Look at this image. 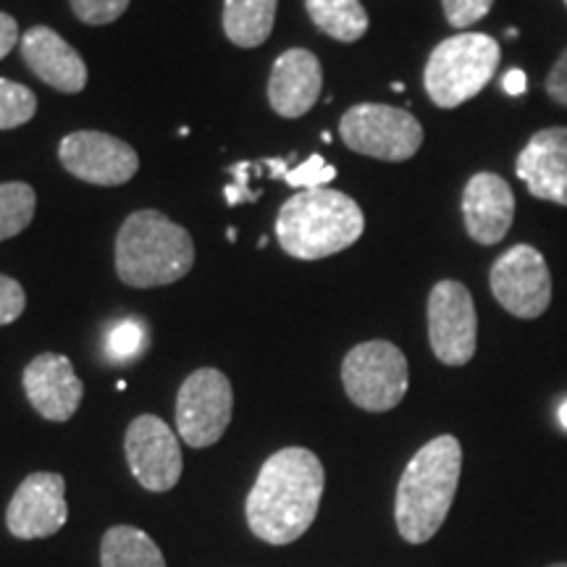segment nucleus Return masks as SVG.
Listing matches in <instances>:
<instances>
[{
	"label": "nucleus",
	"mask_w": 567,
	"mask_h": 567,
	"mask_svg": "<svg viewBox=\"0 0 567 567\" xmlns=\"http://www.w3.org/2000/svg\"><path fill=\"white\" fill-rule=\"evenodd\" d=\"M326 488L323 463L305 446H287L260 467L245 499L247 526L271 547L295 544L316 523Z\"/></svg>",
	"instance_id": "nucleus-1"
},
{
	"label": "nucleus",
	"mask_w": 567,
	"mask_h": 567,
	"mask_svg": "<svg viewBox=\"0 0 567 567\" xmlns=\"http://www.w3.org/2000/svg\"><path fill=\"white\" fill-rule=\"evenodd\" d=\"M460 473L463 446L455 436H436L415 452L394 499L396 530L408 544H425L439 534L455 502Z\"/></svg>",
	"instance_id": "nucleus-2"
},
{
	"label": "nucleus",
	"mask_w": 567,
	"mask_h": 567,
	"mask_svg": "<svg viewBox=\"0 0 567 567\" xmlns=\"http://www.w3.org/2000/svg\"><path fill=\"white\" fill-rule=\"evenodd\" d=\"M365 216L350 195L339 189H302L281 205L276 239L297 260H321L347 250L363 237Z\"/></svg>",
	"instance_id": "nucleus-3"
},
{
	"label": "nucleus",
	"mask_w": 567,
	"mask_h": 567,
	"mask_svg": "<svg viewBox=\"0 0 567 567\" xmlns=\"http://www.w3.org/2000/svg\"><path fill=\"white\" fill-rule=\"evenodd\" d=\"M195 243L161 210H137L116 237V274L130 287H168L193 271Z\"/></svg>",
	"instance_id": "nucleus-4"
},
{
	"label": "nucleus",
	"mask_w": 567,
	"mask_h": 567,
	"mask_svg": "<svg viewBox=\"0 0 567 567\" xmlns=\"http://www.w3.org/2000/svg\"><path fill=\"white\" fill-rule=\"evenodd\" d=\"M499 42L484 32L452 34L431 51L423 84L439 109H457L476 97L499 69Z\"/></svg>",
	"instance_id": "nucleus-5"
},
{
	"label": "nucleus",
	"mask_w": 567,
	"mask_h": 567,
	"mask_svg": "<svg viewBox=\"0 0 567 567\" xmlns=\"http://www.w3.org/2000/svg\"><path fill=\"white\" fill-rule=\"evenodd\" d=\"M344 392L360 410L386 413L405 400L410 386L408 358L400 347L371 339L352 347L342 363Z\"/></svg>",
	"instance_id": "nucleus-6"
},
{
	"label": "nucleus",
	"mask_w": 567,
	"mask_h": 567,
	"mask_svg": "<svg viewBox=\"0 0 567 567\" xmlns=\"http://www.w3.org/2000/svg\"><path fill=\"white\" fill-rule=\"evenodd\" d=\"M350 151L375 161H410L423 145V126L413 113L384 103H358L339 122Z\"/></svg>",
	"instance_id": "nucleus-7"
},
{
	"label": "nucleus",
	"mask_w": 567,
	"mask_h": 567,
	"mask_svg": "<svg viewBox=\"0 0 567 567\" xmlns=\"http://www.w3.org/2000/svg\"><path fill=\"white\" fill-rule=\"evenodd\" d=\"M231 381L218 368H200L184 379L176 396V429L193 450L216 444L231 423Z\"/></svg>",
	"instance_id": "nucleus-8"
},
{
	"label": "nucleus",
	"mask_w": 567,
	"mask_h": 567,
	"mask_svg": "<svg viewBox=\"0 0 567 567\" xmlns=\"http://www.w3.org/2000/svg\"><path fill=\"white\" fill-rule=\"evenodd\" d=\"M494 300L509 316L534 321L551 302V274L544 255L530 245H515L494 260L488 274Z\"/></svg>",
	"instance_id": "nucleus-9"
},
{
	"label": "nucleus",
	"mask_w": 567,
	"mask_h": 567,
	"mask_svg": "<svg viewBox=\"0 0 567 567\" xmlns=\"http://www.w3.org/2000/svg\"><path fill=\"white\" fill-rule=\"evenodd\" d=\"M429 342L444 365L471 363L478 344V316L465 284L444 279L429 295Z\"/></svg>",
	"instance_id": "nucleus-10"
},
{
	"label": "nucleus",
	"mask_w": 567,
	"mask_h": 567,
	"mask_svg": "<svg viewBox=\"0 0 567 567\" xmlns=\"http://www.w3.org/2000/svg\"><path fill=\"white\" fill-rule=\"evenodd\" d=\"M124 452L132 476L147 492H172L179 484L184 471L179 439L158 415L134 417L126 429Z\"/></svg>",
	"instance_id": "nucleus-11"
},
{
	"label": "nucleus",
	"mask_w": 567,
	"mask_h": 567,
	"mask_svg": "<svg viewBox=\"0 0 567 567\" xmlns=\"http://www.w3.org/2000/svg\"><path fill=\"white\" fill-rule=\"evenodd\" d=\"M59 158L76 179L97 187H118L137 174L140 155L130 142L105 132H74L61 140Z\"/></svg>",
	"instance_id": "nucleus-12"
},
{
	"label": "nucleus",
	"mask_w": 567,
	"mask_h": 567,
	"mask_svg": "<svg viewBox=\"0 0 567 567\" xmlns=\"http://www.w3.org/2000/svg\"><path fill=\"white\" fill-rule=\"evenodd\" d=\"M66 478L61 473H32L21 481L6 509V528L21 542L55 536L66 526Z\"/></svg>",
	"instance_id": "nucleus-13"
},
{
	"label": "nucleus",
	"mask_w": 567,
	"mask_h": 567,
	"mask_svg": "<svg viewBox=\"0 0 567 567\" xmlns=\"http://www.w3.org/2000/svg\"><path fill=\"white\" fill-rule=\"evenodd\" d=\"M27 400L45 421L66 423L82 405L84 384L66 354L42 352L21 375Z\"/></svg>",
	"instance_id": "nucleus-14"
},
{
	"label": "nucleus",
	"mask_w": 567,
	"mask_h": 567,
	"mask_svg": "<svg viewBox=\"0 0 567 567\" xmlns=\"http://www.w3.org/2000/svg\"><path fill=\"white\" fill-rule=\"evenodd\" d=\"M515 174L536 200L567 208V126L536 132L517 155Z\"/></svg>",
	"instance_id": "nucleus-15"
},
{
	"label": "nucleus",
	"mask_w": 567,
	"mask_h": 567,
	"mask_svg": "<svg viewBox=\"0 0 567 567\" xmlns=\"http://www.w3.org/2000/svg\"><path fill=\"white\" fill-rule=\"evenodd\" d=\"M463 221L476 245H499L515 221L513 187L492 172L471 176L463 193Z\"/></svg>",
	"instance_id": "nucleus-16"
},
{
	"label": "nucleus",
	"mask_w": 567,
	"mask_h": 567,
	"mask_svg": "<svg viewBox=\"0 0 567 567\" xmlns=\"http://www.w3.org/2000/svg\"><path fill=\"white\" fill-rule=\"evenodd\" d=\"M323 90V69L318 55L305 48L281 53L268 80V103L281 118H300L318 103Z\"/></svg>",
	"instance_id": "nucleus-17"
},
{
	"label": "nucleus",
	"mask_w": 567,
	"mask_h": 567,
	"mask_svg": "<svg viewBox=\"0 0 567 567\" xmlns=\"http://www.w3.org/2000/svg\"><path fill=\"white\" fill-rule=\"evenodd\" d=\"M21 55L42 82L63 95H76L87 87V66L82 55L51 27H32L21 38Z\"/></svg>",
	"instance_id": "nucleus-18"
},
{
	"label": "nucleus",
	"mask_w": 567,
	"mask_h": 567,
	"mask_svg": "<svg viewBox=\"0 0 567 567\" xmlns=\"http://www.w3.org/2000/svg\"><path fill=\"white\" fill-rule=\"evenodd\" d=\"M279 0H226L224 32L234 45L258 48L271 38Z\"/></svg>",
	"instance_id": "nucleus-19"
},
{
	"label": "nucleus",
	"mask_w": 567,
	"mask_h": 567,
	"mask_svg": "<svg viewBox=\"0 0 567 567\" xmlns=\"http://www.w3.org/2000/svg\"><path fill=\"white\" fill-rule=\"evenodd\" d=\"M101 567H166V559L145 530L113 526L103 534Z\"/></svg>",
	"instance_id": "nucleus-20"
},
{
	"label": "nucleus",
	"mask_w": 567,
	"mask_h": 567,
	"mask_svg": "<svg viewBox=\"0 0 567 567\" xmlns=\"http://www.w3.org/2000/svg\"><path fill=\"white\" fill-rule=\"evenodd\" d=\"M305 9L318 30L339 42H358L371 24L360 0H305Z\"/></svg>",
	"instance_id": "nucleus-21"
},
{
	"label": "nucleus",
	"mask_w": 567,
	"mask_h": 567,
	"mask_svg": "<svg viewBox=\"0 0 567 567\" xmlns=\"http://www.w3.org/2000/svg\"><path fill=\"white\" fill-rule=\"evenodd\" d=\"M38 195L24 182L0 184V243L17 237L32 224Z\"/></svg>",
	"instance_id": "nucleus-22"
},
{
	"label": "nucleus",
	"mask_w": 567,
	"mask_h": 567,
	"mask_svg": "<svg viewBox=\"0 0 567 567\" xmlns=\"http://www.w3.org/2000/svg\"><path fill=\"white\" fill-rule=\"evenodd\" d=\"M264 172L271 179L287 182L295 189H321L329 182L337 179V168L331 163H326L323 155H310L308 161H302L300 166H289V161L284 158H266L260 161Z\"/></svg>",
	"instance_id": "nucleus-23"
},
{
	"label": "nucleus",
	"mask_w": 567,
	"mask_h": 567,
	"mask_svg": "<svg viewBox=\"0 0 567 567\" xmlns=\"http://www.w3.org/2000/svg\"><path fill=\"white\" fill-rule=\"evenodd\" d=\"M147 347V323L142 318H122L105 334V354L113 363H132Z\"/></svg>",
	"instance_id": "nucleus-24"
},
{
	"label": "nucleus",
	"mask_w": 567,
	"mask_h": 567,
	"mask_svg": "<svg viewBox=\"0 0 567 567\" xmlns=\"http://www.w3.org/2000/svg\"><path fill=\"white\" fill-rule=\"evenodd\" d=\"M38 113V97L24 84L0 80V132L24 126Z\"/></svg>",
	"instance_id": "nucleus-25"
},
{
	"label": "nucleus",
	"mask_w": 567,
	"mask_h": 567,
	"mask_svg": "<svg viewBox=\"0 0 567 567\" xmlns=\"http://www.w3.org/2000/svg\"><path fill=\"white\" fill-rule=\"evenodd\" d=\"M132 0H71V11L90 27H103L124 17Z\"/></svg>",
	"instance_id": "nucleus-26"
},
{
	"label": "nucleus",
	"mask_w": 567,
	"mask_h": 567,
	"mask_svg": "<svg viewBox=\"0 0 567 567\" xmlns=\"http://www.w3.org/2000/svg\"><path fill=\"white\" fill-rule=\"evenodd\" d=\"M444 17L455 30H467L492 11L494 0H442Z\"/></svg>",
	"instance_id": "nucleus-27"
},
{
	"label": "nucleus",
	"mask_w": 567,
	"mask_h": 567,
	"mask_svg": "<svg viewBox=\"0 0 567 567\" xmlns=\"http://www.w3.org/2000/svg\"><path fill=\"white\" fill-rule=\"evenodd\" d=\"M258 168V163L255 161H239L229 166V174L234 176L231 184H226L224 187V197H226V205H239V203H255L260 197L258 189H250V172Z\"/></svg>",
	"instance_id": "nucleus-28"
},
{
	"label": "nucleus",
	"mask_w": 567,
	"mask_h": 567,
	"mask_svg": "<svg viewBox=\"0 0 567 567\" xmlns=\"http://www.w3.org/2000/svg\"><path fill=\"white\" fill-rule=\"evenodd\" d=\"M27 295L24 287L11 276L0 274V326H9L24 313Z\"/></svg>",
	"instance_id": "nucleus-29"
},
{
	"label": "nucleus",
	"mask_w": 567,
	"mask_h": 567,
	"mask_svg": "<svg viewBox=\"0 0 567 567\" xmlns=\"http://www.w3.org/2000/svg\"><path fill=\"white\" fill-rule=\"evenodd\" d=\"M544 90L557 105L567 109V51L555 61V66L549 69L547 82H544Z\"/></svg>",
	"instance_id": "nucleus-30"
},
{
	"label": "nucleus",
	"mask_w": 567,
	"mask_h": 567,
	"mask_svg": "<svg viewBox=\"0 0 567 567\" xmlns=\"http://www.w3.org/2000/svg\"><path fill=\"white\" fill-rule=\"evenodd\" d=\"M17 42H19L17 19L0 11V61H3L6 55L13 51V45H17Z\"/></svg>",
	"instance_id": "nucleus-31"
},
{
	"label": "nucleus",
	"mask_w": 567,
	"mask_h": 567,
	"mask_svg": "<svg viewBox=\"0 0 567 567\" xmlns=\"http://www.w3.org/2000/svg\"><path fill=\"white\" fill-rule=\"evenodd\" d=\"M502 90H505L509 97L523 95V92L528 90V76H526V71H523V69H509L507 74H505V80H502Z\"/></svg>",
	"instance_id": "nucleus-32"
},
{
	"label": "nucleus",
	"mask_w": 567,
	"mask_h": 567,
	"mask_svg": "<svg viewBox=\"0 0 567 567\" xmlns=\"http://www.w3.org/2000/svg\"><path fill=\"white\" fill-rule=\"evenodd\" d=\"M559 423H563L567 429V400L563 402V405H559Z\"/></svg>",
	"instance_id": "nucleus-33"
},
{
	"label": "nucleus",
	"mask_w": 567,
	"mask_h": 567,
	"mask_svg": "<svg viewBox=\"0 0 567 567\" xmlns=\"http://www.w3.org/2000/svg\"><path fill=\"white\" fill-rule=\"evenodd\" d=\"M392 90H394V92H405V84H402V82H394V84H392Z\"/></svg>",
	"instance_id": "nucleus-34"
},
{
	"label": "nucleus",
	"mask_w": 567,
	"mask_h": 567,
	"mask_svg": "<svg viewBox=\"0 0 567 567\" xmlns=\"http://www.w3.org/2000/svg\"><path fill=\"white\" fill-rule=\"evenodd\" d=\"M226 237H229V243H234V239H237V229H229V231H226Z\"/></svg>",
	"instance_id": "nucleus-35"
},
{
	"label": "nucleus",
	"mask_w": 567,
	"mask_h": 567,
	"mask_svg": "<svg viewBox=\"0 0 567 567\" xmlns=\"http://www.w3.org/2000/svg\"><path fill=\"white\" fill-rule=\"evenodd\" d=\"M266 245H268V237H260V239H258V247H260V250H264Z\"/></svg>",
	"instance_id": "nucleus-36"
},
{
	"label": "nucleus",
	"mask_w": 567,
	"mask_h": 567,
	"mask_svg": "<svg viewBox=\"0 0 567 567\" xmlns=\"http://www.w3.org/2000/svg\"><path fill=\"white\" fill-rule=\"evenodd\" d=\"M549 567H567V563H557V565H549Z\"/></svg>",
	"instance_id": "nucleus-37"
},
{
	"label": "nucleus",
	"mask_w": 567,
	"mask_h": 567,
	"mask_svg": "<svg viewBox=\"0 0 567 567\" xmlns=\"http://www.w3.org/2000/svg\"><path fill=\"white\" fill-rule=\"evenodd\" d=\"M565 6H567V0H565Z\"/></svg>",
	"instance_id": "nucleus-38"
}]
</instances>
